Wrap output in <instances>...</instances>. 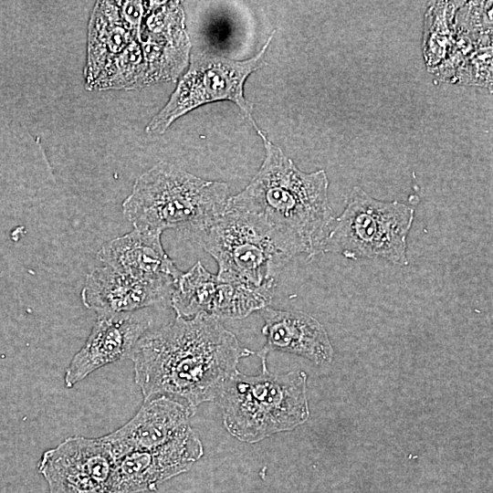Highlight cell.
<instances>
[{
  "label": "cell",
  "mask_w": 493,
  "mask_h": 493,
  "mask_svg": "<svg viewBox=\"0 0 493 493\" xmlns=\"http://www.w3.org/2000/svg\"><path fill=\"white\" fill-rule=\"evenodd\" d=\"M197 237L215 260L219 279L273 298L278 277L293 258L267 224L226 206L223 215Z\"/></svg>",
  "instance_id": "5b68a950"
},
{
  "label": "cell",
  "mask_w": 493,
  "mask_h": 493,
  "mask_svg": "<svg viewBox=\"0 0 493 493\" xmlns=\"http://www.w3.org/2000/svg\"><path fill=\"white\" fill-rule=\"evenodd\" d=\"M265 159L248 184L226 205L267 224L293 257L323 254L335 215L324 170L303 172L259 131Z\"/></svg>",
  "instance_id": "7a4b0ae2"
},
{
  "label": "cell",
  "mask_w": 493,
  "mask_h": 493,
  "mask_svg": "<svg viewBox=\"0 0 493 493\" xmlns=\"http://www.w3.org/2000/svg\"><path fill=\"white\" fill-rule=\"evenodd\" d=\"M270 301L259 291L219 279L197 261L178 278L170 305L178 317L189 319L204 313L221 320L246 318Z\"/></svg>",
  "instance_id": "9c48e42d"
},
{
  "label": "cell",
  "mask_w": 493,
  "mask_h": 493,
  "mask_svg": "<svg viewBox=\"0 0 493 493\" xmlns=\"http://www.w3.org/2000/svg\"><path fill=\"white\" fill-rule=\"evenodd\" d=\"M115 462L102 436L75 435L46 450L38 471L50 493H110Z\"/></svg>",
  "instance_id": "ba28073f"
},
{
  "label": "cell",
  "mask_w": 493,
  "mask_h": 493,
  "mask_svg": "<svg viewBox=\"0 0 493 493\" xmlns=\"http://www.w3.org/2000/svg\"><path fill=\"white\" fill-rule=\"evenodd\" d=\"M274 33L254 57L234 60L209 52L194 53L188 70L182 76L166 104L146 126L148 133H163L178 118L199 106L218 101H233L255 130L260 129L253 117V104L244 96L248 76L263 67L265 54Z\"/></svg>",
  "instance_id": "52a82bcc"
},
{
  "label": "cell",
  "mask_w": 493,
  "mask_h": 493,
  "mask_svg": "<svg viewBox=\"0 0 493 493\" xmlns=\"http://www.w3.org/2000/svg\"><path fill=\"white\" fill-rule=\"evenodd\" d=\"M152 321L142 309L98 313L85 343L66 369L65 386L71 388L96 370L130 359L138 341L152 330Z\"/></svg>",
  "instance_id": "8fae6325"
},
{
  "label": "cell",
  "mask_w": 493,
  "mask_h": 493,
  "mask_svg": "<svg viewBox=\"0 0 493 493\" xmlns=\"http://www.w3.org/2000/svg\"><path fill=\"white\" fill-rule=\"evenodd\" d=\"M195 409L177 397L158 394L144 398L139 411L125 425L103 435L115 459L135 451L161 446L189 425Z\"/></svg>",
  "instance_id": "7c38bea8"
},
{
  "label": "cell",
  "mask_w": 493,
  "mask_h": 493,
  "mask_svg": "<svg viewBox=\"0 0 493 493\" xmlns=\"http://www.w3.org/2000/svg\"><path fill=\"white\" fill-rule=\"evenodd\" d=\"M303 371L257 375L239 372L224 385L215 403L226 431L241 442L257 443L305 423L309 411Z\"/></svg>",
  "instance_id": "277c9868"
},
{
  "label": "cell",
  "mask_w": 493,
  "mask_h": 493,
  "mask_svg": "<svg viewBox=\"0 0 493 493\" xmlns=\"http://www.w3.org/2000/svg\"><path fill=\"white\" fill-rule=\"evenodd\" d=\"M414 209L398 201H382L359 186L350 191L342 212L335 218L323 253L345 258L383 259L405 267L407 237Z\"/></svg>",
  "instance_id": "8992f818"
},
{
  "label": "cell",
  "mask_w": 493,
  "mask_h": 493,
  "mask_svg": "<svg viewBox=\"0 0 493 493\" xmlns=\"http://www.w3.org/2000/svg\"><path fill=\"white\" fill-rule=\"evenodd\" d=\"M124 18L119 1H98L90 15L88 28L85 86L89 89L104 68L138 37Z\"/></svg>",
  "instance_id": "2e32d148"
},
{
  "label": "cell",
  "mask_w": 493,
  "mask_h": 493,
  "mask_svg": "<svg viewBox=\"0 0 493 493\" xmlns=\"http://www.w3.org/2000/svg\"><path fill=\"white\" fill-rule=\"evenodd\" d=\"M264 320L262 333L266 343L257 355L266 370L271 351H282L304 357L317 365L330 363L333 348L329 335L314 317L300 310H282L269 305L259 311Z\"/></svg>",
  "instance_id": "4fadbf2b"
},
{
  "label": "cell",
  "mask_w": 493,
  "mask_h": 493,
  "mask_svg": "<svg viewBox=\"0 0 493 493\" xmlns=\"http://www.w3.org/2000/svg\"><path fill=\"white\" fill-rule=\"evenodd\" d=\"M204 455L201 440L186 425L173 438L153 449L124 455L115 462L110 493H138L188 471Z\"/></svg>",
  "instance_id": "30bf717a"
},
{
  "label": "cell",
  "mask_w": 493,
  "mask_h": 493,
  "mask_svg": "<svg viewBox=\"0 0 493 493\" xmlns=\"http://www.w3.org/2000/svg\"><path fill=\"white\" fill-rule=\"evenodd\" d=\"M173 287L136 278L101 265L91 269L81 290V300L98 313H121L170 304Z\"/></svg>",
  "instance_id": "5bb4252c"
},
{
  "label": "cell",
  "mask_w": 493,
  "mask_h": 493,
  "mask_svg": "<svg viewBox=\"0 0 493 493\" xmlns=\"http://www.w3.org/2000/svg\"><path fill=\"white\" fill-rule=\"evenodd\" d=\"M253 353L219 319L201 313L189 319L176 316L150 330L130 359L144 398L171 395L195 409L202 403L215 402L238 372L239 361Z\"/></svg>",
  "instance_id": "6da1fadb"
},
{
  "label": "cell",
  "mask_w": 493,
  "mask_h": 493,
  "mask_svg": "<svg viewBox=\"0 0 493 493\" xmlns=\"http://www.w3.org/2000/svg\"><path fill=\"white\" fill-rule=\"evenodd\" d=\"M162 234L133 228L98 251L101 264L136 278L174 288L182 271L166 254Z\"/></svg>",
  "instance_id": "9a60e30c"
},
{
  "label": "cell",
  "mask_w": 493,
  "mask_h": 493,
  "mask_svg": "<svg viewBox=\"0 0 493 493\" xmlns=\"http://www.w3.org/2000/svg\"><path fill=\"white\" fill-rule=\"evenodd\" d=\"M229 197L226 183L160 162L136 179L122 213L136 229L158 234L178 229L198 236L223 215Z\"/></svg>",
  "instance_id": "3957f363"
}]
</instances>
